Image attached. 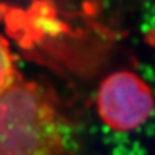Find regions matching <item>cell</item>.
Masks as SVG:
<instances>
[{
    "mask_svg": "<svg viewBox=\"0 0 155 155\" xmlns=\"http://www.w3.org/2000/svg\"><path fill=\"white\" fill-rule=\"evenodd\" d=\"M20 77L21 75L17 72L9 45L0 36V93Z\"/></svg>",
    "mask_w": 155,
    "mask_h": 155,
    "instance_id": "3957f363",
    "label": "cell"
},
{
    "mask_svg": "<svg viewBox=\"0 0 155 155\" xmlns=\"http://www.w3.org/2000/svg\"><path fill=\"white\" fill-rule=\"evenodd\" d=\"M152 90L138 75L117 71L101 82L97 110L113 131L130 132L141 127L153 113Z\"/></svg>",
    "mask_w": 155,
    "mask_h": 155,
    "instance_id": "7a4b0ae2",
    "label": "cell"
},
{
    "mask_svg": "<svg viewBox=\"0 0 155 155\" xmlns=\"http://www.w3.org/2000/svg\"><path fill=\"white\" fill-rule=\"evenodd\" d=\"M71 132L44 85L20 77L0 93V155H68Z\"/></svg>",
    "mask_w": 155,
    "mask_h": 155,
    "instance_id": "6da1fadb",
    "label": "cell"
}]
</instances>
